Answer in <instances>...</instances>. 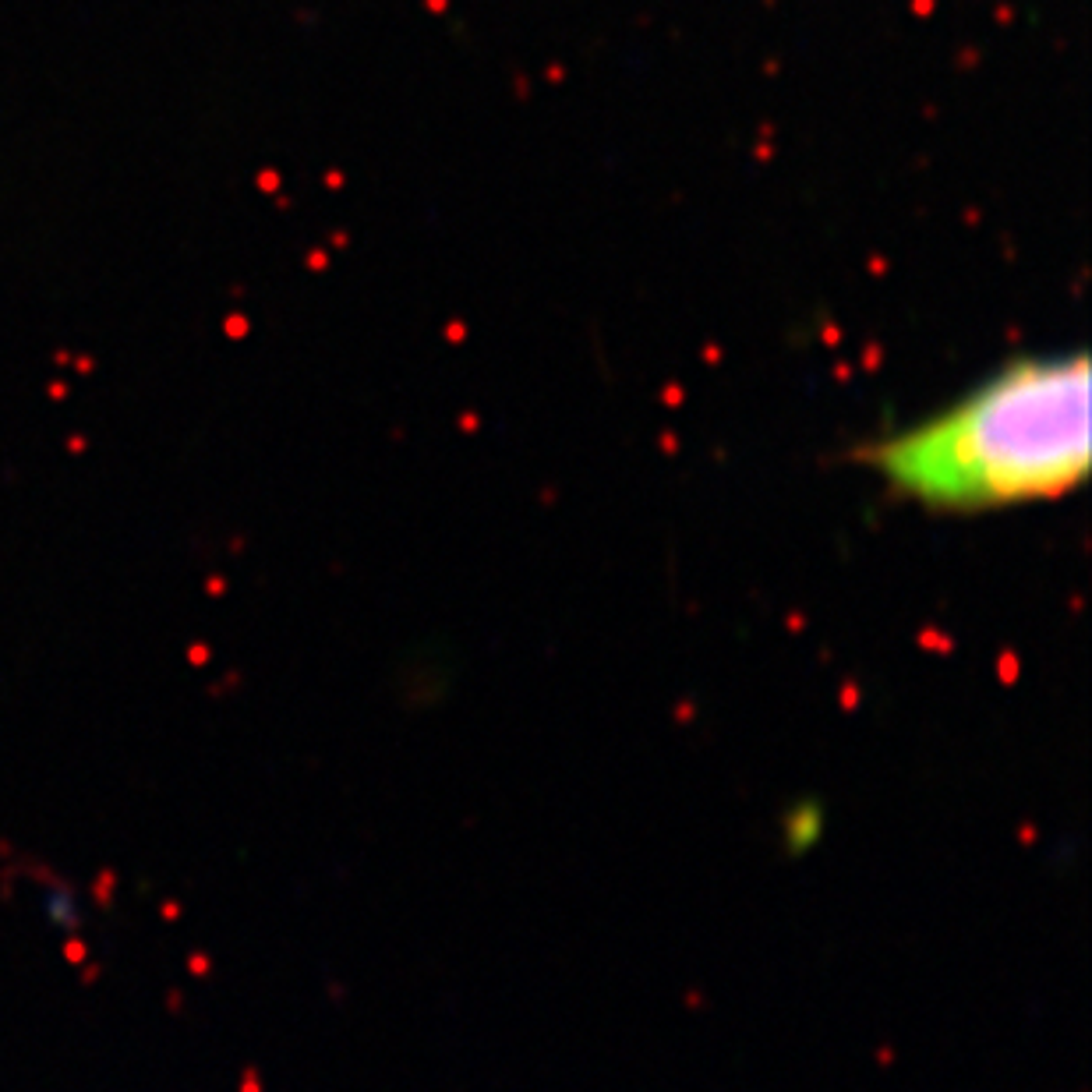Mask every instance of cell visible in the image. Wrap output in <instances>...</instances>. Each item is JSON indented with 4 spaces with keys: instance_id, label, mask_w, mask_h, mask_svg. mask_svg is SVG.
<instances>
[{
    "instance_id": "obj_1",
    "label": "cell",
    "mask_w": 1092,
    "mask_h": 1092,
    "mask_svg": "<svg viewBox=\"0 0 1092 1092\" xmlns=\"http://www.w3.org/2000/svg\"><path fill=\"white\" fill-rule=\"evenodd\" d=\"M1089 358H1019L959 403L863 449L895 495L987 513L1075 492L1092 464Z\"/></svg>"
}]
</instances>
